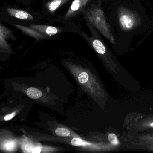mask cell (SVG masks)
<instances>
[{
    "mask_svg": "<svg viewBox=\"0 0 153 153\" xmlns=\"http://www.w3.org/2000/svg\"><path fill=\"white\" fill-rule=\"evenodd\" d=\"M89 76L86 72H82L78 76V81L80 84H84L88 81Z\"/></svg>",
    "mask_w": 153,
    "mask_h": 153,
    "instance_id": "8fae6325",
    "label": "cell"
},
{
    "mask_svg": "<svg viewBox=\"0 0 153 153\" xmlns=\"http://www.w3.org/2000/svg\"><path fill=\"white\" fill-rule=\"evenodd\" d=\"M71 143L73 146H79L84 145V141L79 138H74L71 141Z\"/></svg>",
    "mask_w": 153,
    "mask_h": 153,
    "instance_id": "4fadbf2b",
    "label": "cell"
},
{
    "mask_svg": "<svg viewBox=\"0 0 153 153\" xmlns=\"http://www.w3.org/2000/svg\"><path fill=\"white\" fill-rule=\"evenodd\" d=\"M150 127L153 128V123H151V124H150Z\"/></svg>",
    "mask_w": 153,
    "mask_h": 153,
    "instance_id": "9a60e30c",
    "label": "cell"
},
{
    "mask_svg": "<svg viewBox=\"0 0 153 153\" xmlns=\"http://www.w3.org/2000/svg\"><path fill=\"white\" fill-rule=\"evenodd\" d=\"M91 0H74L69 9L64 17L65 19H69L83 10Z\"/></svg>",
    "mask_w": 153,
    "mask_h": 153,
    "instance_id": "3957f363",
    "label": "cell"
},
{
    "mask_svg": "<svg viewBox=\"0 0 153 153\" xmlns=\"http://www.w3.org/2000/svg\"><path fill=\"white\" fill-rule=\"evenodd\" d=\"M7 12L13 17L22 20H33V17L32 15L26 11L15 8H8Z\"/></svg>",
    "mask_w": 153,
    "mask_h": 153,
    "instance_id": "5b68a950",
    "label": "cell"
},
{
    "mask_svg": "<svg viewBox=\"0 0 153 153\" xmlns=\"http://www.w3.org/2000/svg\"><path fill=\"white\" fill-rule=\"evenodd\" d=\"M27 94L32 99H38L42 96V93L36 88L31 87L27 89Z\"/></svg>",
    "mask_w": 153,
    "mask_h": 153,
    "instance_id": "9c48e42d",
    "label": "cell"
},
{
    "mask_svg": "<svg viewBox=\"0 0 153 153\" xmlns=\"http://www.w3.org/2000/svg\"><path fill=\"white\" fill-rule=\"evenodd\" d=\"M16 113L15 112L12 113V114H8V115H6L4 117V120L5 121H9L10 120L12 119L14 116L16 115Z\"/></svg>",
    "mask_w": 153,
    "mask_h": 153,
    "instance_id": "5bb4252c",
    "label": "cell"
},
{
    "mask_svg": "<svg viewBox=\"0 0 153 153\" xmlns=\"http://www.w3.org/2000/svg\"><path fill=\"white\" fill-rule=\"evenodd\" d=\"M31 28L36 30L46 37L52 36L62 32V30L58 27L51 26L42 25H30Z\"/></svg>",
    "mask_w": 153,
    "mask_h": 153,
    "instance_id": "277c9868",
    "label": "cell"
},
{
    "mask_svg": "<svg viewBox=\"0 0 153 153\" xmlns=\"http://www.w3.org/2000/svg\"><path fill=\"white\" fill-rule=\"evenodd\" d=\"M15 27H16L18 29L22 31L23 33H25L27 35L31 37L34 38L36 40H42V39H45L46 38V36L43 35L41 34L39 32H37L36 30H34L33 28H29L27 27L24 26L23 25H13Z\"/></svg>",
    "mask_w": 153,
    "mask_h": 153,
    "instance_id": "8992f818",
    "label": "cell"
},
{
    "mask_svg": "<svg viewBox=\"0 0 153 153\" xmlns=\"http://www.w3.org/2000/svg\"><path fill=\"white\" fill-rule=\"evenodd\" d=\"M11 35V31L2 24L0 25V46L1 48L7 49L9 47L7 42L8 38Z\"/></svg>",
    "mask_w": 153,
    "mask_h": 153,
    "instance_id": "52a82bcc",
    "label": "cell"
},
{
    "mask_svg": "<svg viewBox=\"0 0 153 153\" xmlns=\"http://www.w3.org/2000/svg\"><path fill=\"white\" fill-rule=\"evenodd\" d=\"M111 3L108 22L121 39L128 44L147 28L149 19L146 8L139 0H115Z\"/></svg>",
    "mask_w": 153,
    "mask_h": 153,
    "instance_id": "6da1fadb",
    "label": "cell"
},
{
    "mask_svg": "<svg viewBox=\"0 0 153 153\" xmlns=\"http://www.w3.org/2000/svg\"><path fill=\"white\" fill-rule=\"evenodd\" d=\"M85 18L99 33L108 41L114 48H118L127 44L119 37L108 22L102 6V0L92 5L85 10Z\"/></svg>",
    "mask_w": 153,
    "mask_h": 153,
    "instance_id": "7a4b0ae2",
    "label": "cell"
},
{
    "mask_svg": "<svg viewBox=\"0 0 153 153\" xmlns=\"http://www.w3.org/2000/svg\"><path fill=\"white\" fill-rule=\"evenodd\" d=\"M107 1H115V0H107Z\"/></svg>",
    "mask_w": 153,
    "mask_h": 153,
    "instance_id": "2e32d148",
    "label": "cell"
},
{
    "mask_svg": "<svg viewBox=\"0 0 153 153\" xmlns=\"http://www.w3.org/2000/svg\"><path fill=\"white\" fill-rule=\"evenodd\" d=\"M56 135L60 137H68L70 135V132L68 130L64 128H58L55 130Z\"/></svg>",
    "mask_w": 153,
    "mask_h": 153,
    "instance_id": "30bf717a",
    "label": "cell"
},
{
    "mask_svg": "<svg viewBox=\"0 0 153 153\" xmlns=\"http://www.w3.org/2000/svg\"><path fill=\"white\" fill-rule=\"evenodd\" d=\"M70 0H52L46 3V7L51 13H54L59 8Z\"/></svg>",
    "mask_w": 153,
    "mask_h": 153,
    "instance_id": "ba28073f",
    "label": "cell"
},
{
    "mask_svg": "<svg viewBox=\"0 0 153 153\" xmlns=\"http://www.w3.org/2000/svg\"><path fill=\"white\" fill-rule=\"evenodd\" d=\"M108 139L111 144L114 145H119L120 142L117 136L113 133H111L108 136Z\"/></svg>",
    "mask_w": 153,
    "mask_h": 153,
    "instance_id": "7c38bea8",
    "label": "cell"
}]
</instances>
